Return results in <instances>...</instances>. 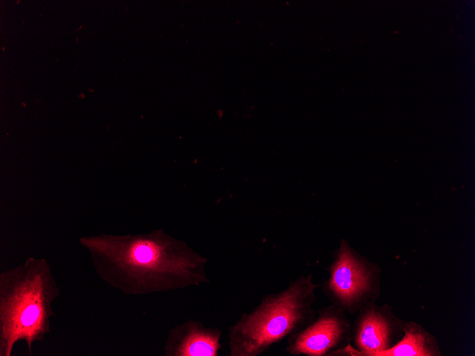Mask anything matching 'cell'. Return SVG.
Masks as SVG:
<instances>
[{"label":"cell","instance_id":"6da1fadb","mask_svg":"<svg viewBox=\"0 0 475 356\" xmlns=\"http://www.w3.org/2000/svg\"><path fill=\"white\" fill-rule=\"evenodd\" d=\"M108 247L112 281L126 291H166L209 282L206 259L166 235L117 239Z\"/></svg>","mask_w":475,"mask_h":356},{"label":"cell","instance_id":"7a4b0ae2","mask_svg":"<svg viewBox=\"0 0 475 356\" xmlns=\"http://www.w3.org/2000/svg\"><path fill=\"white\" fill-rule=\"evenodd\" d=\"M321 286L313 275H301L287 288L262 297L250 313L229 328L231 356H257L309 325L316 316L315 291Z\"/></svg>","mask_w":475,"mask_h":356},{"label":"cell","instance_id":"3957f363","mask_svg":"<svg viewBox=\"0 0 475 356\" xmlns=\"http://www.w3.org/2000/svg\"><path fill=\"white\" fill-rule=\"evenodd\" d=\"M326 271L329 275L320 286L322 293L348 315H356L380 296V266L355 251L346 239L341 240Z\"/></svg>","mask_w":475,"mask_h":356},{"label":"cell","instance_id":"277c9868","mask_svg":"<svg viewBox=\"0 0 475 356\" xmlns=\"http://www.w3.org/2000/svg\"><path fill=\"white\" fill-rule=\"evenodd\" d=\"M316 315L306 328L287 337L288 354L359 356L351 345L352 323L344 311L330 304L318 308Z\"/></svg>","mask_w":475,"mask_h":356},{"label":"cell","instance_id":"5b68a950","mask_svg":"<svg viewBox=\"0 0 475 356\" xmlns=\"http://www.w3.org/2000/svg\"><path fill=\"white\" fill-rule=\"evenodd\" d=\"M351 328V345L359 356H376L394 347L404 335L405 321L392 306L373 301L357 313Z\"/></svg>","mask_w":475,"mask_h":356},{"label":"cell","instance_id":"8992f818","mask_svg":"<svg viewBox=\"0 0 475 356\" xmlns=\"http://www.w3.org/2000/svg\"><path fill=\"white\" fill-rule=\"evenodd\" d=\"M6 303L4 333L9 345L18 338L31 340L43 329L45 319L44 296L39 278L19 286Z\"/></svg>","mask_w":475,"mask_h":356},{"label":"cell","instance_id":"52a82bcc","mask_svg":"<svg viewBox=\"0 0 475 356\" xmlns=\"http://www.w3.org/2000/svg\"><path fill=\"white\" fill-rule=\"evenodd\" d=\"M221 331L202 323L188 320L174 328L166 345L170 356H217L221 348Z\"/></svg>","mask_w":475,"mask_h":356},{"label":"cell","instance_id":"ba28073f","mask_svg":"<svg viewBox=\"0 0 475 356\" xmlns=\"http://www.w3.org/2000/svg\"><path fill=\"white\" fill-rule=\"evenodd\" d=\"M437 338L421 324L405 321L402 339L392 348L376 356H442Z\"/></svg>","mask_w":475,"mask_h":356}]
</instances>
